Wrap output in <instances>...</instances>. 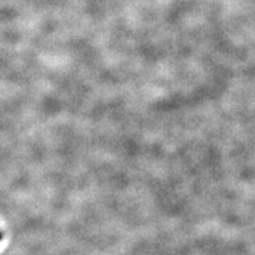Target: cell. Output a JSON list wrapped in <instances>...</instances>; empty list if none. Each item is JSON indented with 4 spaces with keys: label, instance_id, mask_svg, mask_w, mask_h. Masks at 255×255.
<instances>
[{
    "label": "cell",
    "instance_id": "6da1fadb",
    "mask_svg": "<svg viewBox=\"0 0 255 255\" xmlns=\"http://www.w3.org/2000/svg\"><path fill=\"white\" fill-rule=\"evenodd\" d=\"M1 239H2V234H1V233H0V240H1Z\"/></svg>",
    "mask_w": 255,
    "mask_h": 255
}]
</instances>
